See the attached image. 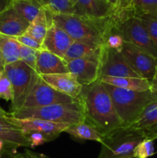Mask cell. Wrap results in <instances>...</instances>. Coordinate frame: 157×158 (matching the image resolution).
Here are the masks:
<instances>
[{"label":"cell","mask_w":157,"mask_h":158,"mask_svg":"<svg viewBox=\"0 0 157 158\" xmlns=\"http://www.w3.org/2000/svg\"><path fill=\"white\" fill-rule=\"evenodd\" d=\"M76 100L83 109L84 121L94 127L103 137L123 127L110 95L104 83L99 80L83 86Z\"/></svg>","instance_id":"1"},{"label":"cell","mask_w":157,"mask_h":158,"mask_svg":"<svg viewBox=\"0 0 157 158\" xmlns=\"http://www.w3.org/2000/svg\"><path fill=\"white\" fill-rule=\"evenodd\" d=\"M52 20L74 40L103 46L110 28L112 16L95 19L77 14H52Z\"/></svg>","instance_id":"2"},{"label":"cell","mask_w":157,"mask_h":158,"mask_svg":"<svg viewBox=\"0 0 157 158\" xmlns=\"http://www.w3.org/2000/svg\"><path fill=\"white\" fill-rule=\"evenodd\" d=\"M105 84V83H104ZM123 127H131L146 106L157 100L151 90L138 92L105 84Z\"/></svg>","instance_id":"3"},{"label":"cell","mask_w":157,"mask_h":158,"mask_svg":"<svg viewBox=\"0 0 157 158\" xmlns=\"http://www.w3.org/2000/svg\"><path fill=\"white\" fill-rule=\"evenodd\" d=\"M9 115L15 118H36L69 125L85 120L83 109L77 100L71 103H55L39 107L23 108L9 113Z\"/></svg>","instance_id":"4"},{"label":"cell","mask_w":157,"mask_h":158,"mask_svg":"<svg viewBox=\"0 0 157 158\" xmlns=\"http://www.w3.org/2000/svg\"><path fill=\"white\" fill-rule=\"evenodd\" d=\"M113 26L125 42L135 45L157 60V47L149 38L139 17L120 11L113 15Z\"/></svg>","instance_id":"5"},{"label":"cell","mask_w":157,"mask_h":158,"mask_svg":"<svg viewBox=\"0 0 157 158\" xmlns=\"http://www.w3.org/2000/svg\"><path fill=\"white\" fill-rule=\"evenodd\" d=\"M3 70L13 87L14 97L11 102V113L15 112L22 107L40 75L21 60L6 64Z\"/></svg>","instance_id":"6"},{"label":"cell","mask_w":157,"mask_h":158,"mask_svg":"<svg viewBox=\"0 0 157 158\" xmlns=\"http://www.w3.org/2000/svg\"><path fill=\"white\" fill-rule=\"evenodd\" d=\"M145 139L143 134L131 127H121L103 137L98 158H116L132 154L135 147Z\"/></svg>","instance_id":"7"},{"label":"cell","mask_w":157,"mask_h":158,"mask_svg":"<svg viewBox=\"0 0 157 158\" xmlns=\"http://www.w3.org/2000/svg\"><path fill=\"white\" fill-rule=\"evenodd\" d=\"M130 67L141 78L151 82L157 66V60L140 48L125 42L121 52Z\"/></svg>","instance_id":"8"},{"label":"cell","mask_w":157,"mask_h":158,"mask_svg":"<svg viewBox=\"0 0 157 158\" xmlns=\"http://www.w3.org/2000/svg\"><path fill=\"white\" fill-rule=\"evenodd\" d=\"M75 101L76 100L58 92L49 86L39 76L21 109L39 107L55 103H71Z\"/></svg>","instance_id":"9"},{"label":"cell","mask_w":157,"mask_h":158,"mask_svg":"<svg viewBox=\"0 0 157 158\" xmlns=\"http://www.w3.org/2000/svg\"><path fill=\"white\" fill-rule=\"evenodd\" d=\"M103 76L113 77H140L130 67L121 52L110 49L105 45L102 47L100 56L99 78Z\"/></svg>","instance_id":"10"},{"label":"cell","mask_w":157,"mask_h":158,"mask_svg":"<svg viewBox=\"0 0 157 158\" xmlns=\"http://www.w3.org/2000/svg\"><path fill=\"white\" fill-rule=\"evenodd\" d=\"M6 118L26 134L31 132L41 133L49 137L51 141L58 137L61 133L65 132L70 126L66 123H55L36 118L19 119L11 117L10 115L6 117Z\"/></svg>","instance_id":"11"},{"label":"cell","mask_w":157,"mask_h":158,"mask_svg":"<svg viewBox=\"0 0 157 158\" xmlns=\"http://www.w3.org/2000/svg\"><path fill=\"white\" fill-rule=\"evenodd\" d=\"M100 56L101 52L92 56L66 62L68 70L75 76L83 86L92 84L99 79Z\"/></svg>","instance_id":"12"},{"label":"cell","mask_w":157,"mask_h":158,"mask_svg":"<svg viewBox=\"0 0 157 158\" xmlns=\"http://www.w3.org/2000/svg\"><path fill=\"white\" fill-rule=\"evenodd\" d=\"M73 42V39L52 20L43 40L42 49L64 59L68 49Z\"/></svg>","instance_id":"13"},{"label":"cell","mask_w":157,"mask_h":158,"mask_svg":"<svg viewBox=\"0 0 157 158\" xmlns=\"http://www.w3.org/2000/svg\"><path fill=\"white\" fill-rule=\"evenodd\" d=\"M42 79L47 84L58 92L76 100L81 94L83 86L77 80L75 75L71 73L42 75Z\"/></svg>","instance_id":"14"},{"label":"cell","mask_w":157,"mask_h":158,"mask_svg":"<svg viewBox=\"0 0 157 158\" xmlns=\"http://www.w3.org/2000/svg\"><path fill=\"white\" fill-rule=\"evenodd\" d=\"M30 23L25 19L11 6L0 12V33L16 37L22 35Z\"/></svg>","instance_id":"15"},{"label":"cell","mask_w":157,"mask_h":158,"mask_svg":"<svg viewBox=\"0 0 157 158\" xmlns=\"http://www.w3.org/2000/svg\"><path fill=\"white\" fill-rule=\"evenodd\" d=\"M75 14L95 19L115 15L116 9L108 0H75Z\"/></svg>","instance_id":"16"},{"label":"cell","mask_w":157,"mask_h":158,"mask_svg":"<svg viewBox=\"0 0 157 158\" xmlns=\"http://www.w3.org/2000/svg\"><path fill=\"white\" fill-rule=\"evenodd\" d=\"M35 71L40 76L69 73L66 61L46 49L38 51Z\"/></svg>","instance_id":"17"},{"label":"cell","mask_w":157,"mask_h":158,"mask_svg":"<svg viewBox=\"0 0 157 158\" xmlns=\"http://www.w3.org/2000/svg\"><path fill=\"white\" fill-rule=\"evenodd\" d=\"M0 139L17 148H32L27 135L11 123L6 117H0Z\"/></svg>","instance_id":"18"},{"label":"cell","mask_w":157,"mask_h":158,"mask_svg":"<svg viewBox=\"0 0 157 158\" xmlns=\"http://www.w3.org/2000/svg\"><path fill=\"white\" fill-rule=\"evenodd\" d=\"M99 80L105 84L129 90L143 92L151 89L150 82L140 77H113L103 76L100 77Z\"/></svg>","instance_id":"19"},{"label":"cell","mask_w":157,"mask_h":158,"mask_svg":"<svg viewBox=\"0 0 157 158\" xmlns=\"http://www.w3.org/2000/svg\"><path fill=\"white\" fill-rule=\"evenodd\" d=\"M119 11L137 17L149 15L157 18V0H123Z\"/></svg>","instance_id":"20"},{"label":"cell","mask_w":157,"mask_h":158,"mask_svg":"<svg viewBox=\"0 0 157 158\" xmlns=\"http://www.w3.org/2000/svg\"><path fill=\"white\" fill-rule=\"evenodd\" d=\"M51 23H52V14L43 8H41L38 15L31 22L27 30L24 34L30 35L38 43L42 44L48 28Z\"/></svg>","instance_id":"21"},{"label":"cell","mask_w":157,"mask_h":158,"mask_svg":"<svg viewBox=\"0 0 157 158\" xmlns=\"http://www.w3.org/2000/svg\"><path fill=\"white\" fill-rule=\"evenodd\" d=\"M103 46L87 43V42L74 40L68 49L63 60L66 62L77 59L86 58L100 53Z\"/></svg>","instance_id":"22"},{"label":"cell","mask_w":157,"mask_h":158,"mask_svg":"<svg viewBox=\"0 0 157 158\" xmlns=\"http://www.w3.org/2000/svg\"><path fill=\"white\" fill-rule=\"evenodd\" d=\"M66 133L78 140H92L102 143L103 142V135L99 132L94 127L86 121L72 124L66 130Z\"/></svg>","instance_id":"23"},{"label":"cell","mask_w":157,"mask_h":158,"mask_svg":"<svg viewBox=\"0 0 157 158\" xmlns=\"http://www.w3.org/2000/svg\"><path fill=\"white\" fill-rule=\"evenodd\" d=\"M19 47L20 43L15 37L0 33V52L5 65L19 60Z\"/></svg>","instance_id":"24"},{"label":"cell","mask_w":157,"mask_h":158,"mask_svg":"<svg viewBox=\"0 0 157 158\" xmlns=\"http://www.w3.org/2000/svg\"><path fill=\"white\" fill-rule=\"evenodd\" d=\"M10 6L29 23L35 18L42 8L35 0H12Z\"/></svg>","instance_id":"25"},{"label":"cell","mask_w":157,"mask_h":158,"mask_svg":"<svg viewBox=\"0 0 157 158\" xmlns=\"http://www.w3.org/2000/svg\"><path fill=\"white\" fill-rule=\"evenodd\" d=\"M42 8L52 15L75 14V7L72 0H35Z\"/></svg>","instance_id":"26"},{"label":"cell","mask_w":157,"mask_h":158,"mask_svg":"<svg viewBox=\"0 0 157 158\" xmlns=\"http://www.w3.org/2000/svg\"><path fill=\"white\" fill-rule=\"evenodd\" d=\"M157 118V100L149 103L143 110L136 121L131 126L138 131H143L149 127Z\"/></svg>","instance_id":"27"},{"label":"cell","mask_w":157,"mask_h":158,"mask_svg":"<svg viewBox=\"0 0 157 158\" xmlns=\"http://www.w3.org/2000/svg\"><path fill=\"white\" fill-rule=\"evenodd\" d=\"M154 154V140L145 138L135 147L132 152V156L135 158H148Z\"/></svg>","instance_id":"28"},{"label":"cell","mask_w":157,"mask_h":158,"mask_svg":"<svg viewBox=\"0 0 157 158\" xmlns=\"http://www.w3.org/2000/svg\"><path fill=\"white\" fill-rule=\"evenodd\" d=\"M14 92L12 83L6 73L2 70L0 73V98L12 102Z\"/></svg>","instance_id":"29"},{"label":"cell","mask_w":157,"mask_h":158,"mask_svg":"<svg viewBox=\"0 0 157 158\" xmlns=\"http://www.w3.org/2000/svg\"><path fill=\"white\" fill-rule=\"evenodd\" d=\"M38 51L32 48L20 44L19 47V60L24 62L26 64L35 70L37 57Z\"/></svg>","instance_id":"30"},{"label":"cell","mask_w":157,"mask_h":158,"mask_svg":"<svg viewBox=\"0 0 157 158\" xmlns=\"http://www.w3.org/2000/svg\"><path fill=\"white\" fill-rule=\"evenodd\" d=\"M147 32L149 38L153 44L157 47V18H154L149 15H143L139 17Z\"/></svg>","instance_id":"31"},{"label":"cell","mask_w":157,"mask_h":158,"mask_svg":"<svg viewBox=\"0 0 157 158\" xmlns=\"http://www.w3.org/2000/svg\"><path fill=\"white\" fill-rule=\"evenodd\" d=\"M16 40L20 43V44L26 46L27 47L32 48V49H35V50L40 51L42 49V44L38 43L37 40L31 37L30 35H26V34H23L22 35L16 37Z\"/></svg>","instance_id":"32"},{"label":"cell","mask_w":157,"mask_h":158,"mask_svg":"<svg viewBox=\"0 0 157 158\" xmlns=\"http://www.w3.org/2000/svg\"><path fill=\"white\" fill-rule=\"evenodd\" d=\"M26 135H27L28 138L30 141L32 148H35L37 146H40V145L44 144L45 143L51 141L49 137L38 132H31L29 133V134H26Z\"/></svg>","instance_id":"33"},{"label":"cell","mask_w":157,"mask_h":158,"mask_svg":"<svg viewBox=\"0 0 157 158\" xmlns=\"http://www.w3.org/2000/svg\"><path fill=\"white\" fill-rule=\"evenodd\" d=\"M138 131V130H137ZM143 134L144 138L151 139L152 140H155L157 139V118L155 121L152 123V125L143 131H139Z\"/></svg>","instance_id":"34"},{"label":"cell","mask_w":157,"mask_h":158,"mask_svg":"<svg viewBox=\"0 0 157 158\" xmlns=\"http://www.w3.org/2000/svg\"><path fill=\"white\" fill-rule=\"evenodd\" d=\"M16 148L0 139V156H13Z\"/></svg>","instance_id":"35"},{"label":"cell","mask_w":157,"mask_h":158,"mask_svg":"<svg viewBox=\"0 0 157 158\" xmlns=\"http://www.w3.org/2000/svg\"><path fill=\"white\" fill-rule=\"evenodd\" d=\"M24 155L26 158H49L48 156L45 155L43 154H38L34 151H29V150L26 149L24 151Z\"/></svg>","instance_id":"36"},{"label":"cell","mask_w":157,"mask_h":158,"mask_svg":"<svg viewBox=\"0 0 157 158\" xmlns=\"http://www.w3.org/2000/svg\"><path fill=\"white\" fill-rule=\"evenodd\" d=\"M150 84H151L150 90L152 91V92L157 97V66H156V69H155V74H154L153 77H152V80H151L150 82Z\"/></svg>","instance_id":"37"},{"label":"cell","mask_w":157,"mask_h":158,"mask_svg":"<svg viewBox=\"0 0 157 158\" xmlns=\"http://www.w3.org/2000/svg\"><path fill=\"white\" fill-rule=\"evenodd\" d=\"M12 0H0V12L9 7L11 4Z\"/></svg>","instance_id":"38"},{"label":"cell","mask_w":157,"mask_h":158,"mask_svg":"<svg viewBox=\"0 0 157 158\" xmlns=\"http://www.w3.org/2000/svg\"><path fill=\"white\" fill-rule=\"evenodd\" d=\"M112 6H114L115 9H116V12H118L119 10L120 9V7H121V3L122 0H108ZM116 12V13H117Z\"/></svg>","instance_id":"39"},{"label":"cell","mask_w":157,"mask_h":158,"mask_svg":"<svg viewBox=\"0 0 157 158\" xmlns=\"http://www.w3.org/2000/svg\"><path fill=\"white\" fill-rule=\"evenodd\" d=\"M8 116H9V113H7L3 108L0 106V117H8Z\"/></svg>","instance_id":"40"},{"label":"cell","mask_w":157,"mask_h":158,"mask_svg":"<svg viewBox=\"0 0 157 158\" xmlns=\"http://www.w3.org/2000/svg\"><path fill=\"white\" fill-rule=\"evenodd\" d=\"M12 158H26L24 154H19V153H16L15 155L12 157Z\"/></svg>","instance_id":"41"},{"label":"cell","mask_w":157,"mask_h":158,"mask_svg":"<svg viewBox=\"0 0 157 158\" xmlns=\"http://www.w3.org/2000/svg\"><path fill=\"white\" fill-rule=\"evenodd\" d=\"M116 158H135L132 156V154H130V155H126V156H123V157H116Z\"/></svg>","instance_id":"42"},{"label":"cell","mask_w":157,"mask_h":158,"mask_svg":"<svg viewBox=\"0 0 157 158\" xmlns=\"http://www.w3.org/2000/svg\"><path fill=\"white\" fill-rule=\"evenodd\" d=\"M14 155H15V154H14ZM13 156H0V158H12Z\"/></svg>","instance_id":"43"},{"label":"cell","mask_w":157,"mask_h":158,"mask_svg":"<svg viewBox=\"0 0 157 158\" xmlns=\"http://www.w3.org/2000/svg\"><path fill=\"white\" fill-rule=\"evenodd\" d=\"M72 2H73L74 6H75V0H72Z\"/></svg>","instance_id":"44"},{"label":"cell","mask_w":157,"mask_h":158,"mask_svg":"<svg viewBox=\"0 0 157 158\" xmlns=\"http://www.w3.org/2000/svg\"><path fill=\"white\" fill-rule=\"evenodd\" d=\"M122 1H123V0H122Z\"/></svg>","instance_id":"45"}]
</instances>
